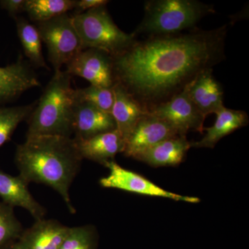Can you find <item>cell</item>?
<instances>
[{
  "label": "cell",
  "mask_w": 249,
  "mask_h": 249,
  "mask_svg": "<svg viewBox=\"0 0 249 249\" xmlns=\"http://www.w3.org/2000/svg\"><path fill=\"white\" fill-rule=\"evenodd\" d=\"M227 26L136 40L111 56L115 83L147 112L183 91L204 70L225 59Z\"/></svg>",
  "instance_id": "obj_1"
},
{
  "label": "cell",
  "mask_w": 249,
  "mask_h": 249,
  "mask_svg": "<svg viewBox=\"0 0 249 249\" xmlns=\"http://www.w3.org/2000/svg\"><path fill=\"white\" fill-rule=\"evenodd\" d=\"M83 160L75 139L60 136L27 138L18 145L15 155L19 176L28 183H42L53 188L71 214L76 211L70 199V188Z\"/></svg>",
  "instance_id": "obj_2"
},
{
  "label": "cell",
  "mask_w": 249,
  "mask_h": 249,
  "mask_svg": "<svg viewBox=\"0 0 249 249\" xmlns=\"http://www.w3.org/2000/svg\"><path fill=\"white\" fill-rule=\"evenodd\" d=\"M71 79L66 71L54 72L27 119V138L38 136L71 137L76 104V89L72 88Z\"/></svg>",
  "instance_id": "obj_3"
},
{
  "label": "cell",
  "mask_w": 249,
  "mask_h": 249,
  "mask_svg": "<svg viewBox=\"0 0 249 249\" xmlns=\"http://www.w3.org/2000/svg\"><path fill=\"white\" fill-rule=\"evenodd\" d=\"M213 5L197 0H150L144 17L132 34L136 37L175 35L196 28L203 18L214 14Z\"/></svg>",
  "instance_id": "obj_4"
},
{
  "label": "cell",
  "mask_w": 249,
  "mask_h": 249,
  "mask_svg": "<svg viewBox=\"0 0 249 249\" xmlns=\"http://www.w3.org/2000/svg\"><path fill=\"white\" fill-rule=\"evenodd\" d=\"M83 50L98 49L115 56L134 43L137 37L116 25L107 5L72 16Z\"/></svg>",
  "instance_id": "obj_5"
},
{
  "label": "cell",
  "mask_w": 249,
  "mask_h": 249,
  "mask_svg": "<svg viewBox=\"0 0 249 249\" xmlns=\"http://www.w3.org/2000/svg\"><path fill=\"white\" fill-rule=\"evenodd\" d=\"M42 42L47 46L49 61L54 71L61 70L83 50L73 18L68 14L36 23Z\"/></svg>",
  "instance_id": "obj_6"
},
{
  "label": "cell",
  "mask_w": 249,
  "mask_h": 249,
  "mask_svg": "<svg viewBox=\"0 0 249 249\" xmlns=\"http://www.w3.org/2000/svg\"><path fill=\"white\" fill-rule=\"evenodd\" d=\"M105 166L109 170V174L106 178L100 179V184L103 188H116L129 193L159 196L193 204L200 201V199L196 196H183L166 191L142 175L123 168L114 160L107 162Z\"/></svg>",
  "instance_id": "obj_7"
},
{
  "label": "cell",
  "mask_w": 249,
  "mask_h": 249,
  "mask_svg": "<svg viewBox=\"0 0 249 249\" xmlns=\"http://www.w3.org/2000/svg\"><path fill=\"white\" fill-rule=\"evenodd\" d=\"M149 114L163 119L175 127L181 135L189 131L202 134L206 117L196 108L190 98L188 86L164 103L153 108Z\"/></svg>",
  "instance_id": "obj_8"
},
{
  "label": "cell",
  "mask_w": 249,
  "mask_h": 249,
  "mask_svg": "<svg viewBox=\"0 0 249 249\" xmlns=\"http://www.w3.org/2000/svg\"><path fill=\"white\" fill-rule=\"evenodd\" d=\"M65 70L71 76H80L91 85L111 88L115 84L112 58L103 51L88 49L72 59Z\"/></svg>",
  "instance_id": "obj_9"
},
{
  "label": "cell",
  "mask_w": 249,
  "mask_h": 249,
  "mask_svg": "<svg viewBox=\"0 0 249 249\" xmlns=\"http://www.w3.org/2000/svg\"><path fill=\"white\" fill-rule=\"evenodd\" d=\"M179 135L178 129L168 122L147 113L126 140L123 154L136 160L139 155L156 144Z\"/></svg>",
  "instance_id": "obj_10"
},
{
  "label": "cell",
  "mask_w": 249,
  "mask_h": 249,
  "mask_svg": "<svg viewBox=\"0 0 249 249\" xmlns=\"http://www.w3.org/2000/svg\"><path fill=\"white\" fill-rule=\"evenodd\" d=\"M40 85L34 67L21 55L14 63L0 66V107Z\"/></svg>",
  "instance_id": "obj_11"
},
{
  "label": "cell",
  "mask_w": 249,
  "mask_h": 249,
  "mask_svg": "<svg viewBox=\"0 0 249 249\" xmlns=\"http://www.w3.org/2000/svg\"><path fill=\"white\" fill-rule=\"evenodd\" d=\"M70 229L55 219L36 220L15 244L17 249H59Z\"/></svg>",
  "instance_id": "obj_12"
},
{
  "label": "cell",
  "mask_w": 249,
  "mask_h": 249,
  "mask_svg": "<svg viewBox=\"0 0 249 249\" xmlns=\"http://www.w3.org/2000/svg\"><path fill=\"white\" fill-rule=\"evenodd\" d=\"M115 129V121L110 113L76 101L73 118V139L85 140Z\"/></svg>",
  "instance_id": "obj_13"
},
{
  "label": "cell",
  "mask_w": 249,
  "mask_h": 249,
  "mask_svg": "<svg viewBox=\"0 0 249 249\" xmlns=\"http://www.w3.org/2000/svg\"><path fill=\"white\" fill-rule=\"evenodd\" d=\"M190 98L201 114L206 117L224 107V90L213 76V68L201 72L188 85Z\"/></svg>",
  "instance_id": "obj_14"
},
{
  "label": "cell",
  "mask_w": 249,
  "mask_h": 249,
  "mask_svg": "<svg viewBox=\"0 0 249 249\" xmlns=\"http://www.w3.org/2000/svg\"><path fill=\"white\" fill-rule=\"evenodd\" d=\"M29 183L19 176H12L0 169V197L2 202L14 208L27 210L36 220L44 219L47 210L36 200L28 188Z\"/></svg>",
  "instance_id": "obj_15"
},
{
  "label": "cell",
  "mask_w": 249,
  "mask_h": 249,
  "mask_svg": "<svg viewBox=\"0 0 249 249\" xmlns=\"http://www.w3.org/2000/svg\"><path fill=\"white\" fill-rule=\"evenodd\" d=\"M114 103L111 114L115 121L116 129L124 139V143L139 121L147 114L146 111L119 83L113 86Z\"/></svg>",
  "instance_id": "obj_16"
},
{
  "label": "cell",
  "mask_w": 249,
  "mask_h": 249,
  "mask_svg": "<svg viewBox=\"0 0 249 249\" xmlns=\"http://www.w3.org/2000/svg\"><path fill=\"white\" fill-rule=\"evenodd\" d=\"M191 142L179 135L156 144L139 155L136 160L152 167L178 166L185 160Z\"/></svg>",
  "instance_id": "obj_17"
},
{
  "label": "cell",
  "mask_w": 249,
  "mask_h": 249,
  "mask_svg": "<svg viewBox=\"0 0 249 249\" xmlns=\"http://www.w3.org/2000/svg\"><path fill=\"white\" fill-rule=\"evenodd\" d=\"M75 141L83 160L103 165L114 160L117 154L123 153L124 150V141L117 129L85 140Z\"/></svg>",
  "instance_id": "obj_18"
},
{
  "label": "cell",
  "mask_w": 249,
  "mask_h": 249,
  "mask_svg": "<svg viewBox=\"0 0 249 249\" xmlns=\"http://www.w3.org/2000/svg\"><path fill=\"white\" fill-rule=\"evenodd\" d=\"M215 115L213 125L204 127L206 134L199 142H191V147L214 148L221 139L249 124V116L245 111L229 109L224 106Z\"/></svg>",
  "instance_id": "obj_19"
},
{
  "label": "cell",
  "mask_w": 249,
  "mask_h": 249,
  "mask_svg": "<svg viewBox=\"0 0 249 249\" xmlns=\"http://www.w3.org/2000/svg\"><path fill=\"white\" fill-rule=\"evenodd\" d=\"M16 22L18 37L31 66L49 69L42 53V41L37 27L23 18H16Z\"/></svg>",
  "instance_id": "obj_20"
},
{
  "label": "cell",
  "mask_w": 249,
  "mask_h": 249,
  "mask_svg": "<svg viewBox=\"0 0 249 249\" xmlns=\"http://www.w3.org/2000/svg\"><path fill=\"white\" fill-rule=\"evenodd\" d=\"M76 0H26L24 11L36 23L68 14L74 9Z\"/></svg>",
  "instance_id": "obj_21"
},
{
  "label": "cell",
  "mask_w": 249,
  "mask_h": 249,
  "mask_svg": "<svg viewBox=\"0 0 249 249\" xmlns=\"http://www.w3.org/2000/svg\"><path fill=\"white\" fill-rule=\"evenodd\" d=\"M36 102L26 106L0 107V148L10 141L19 124L29 119Z\"/></svg>",
  "instance_id": "obj_22"
},
{
  "label": "cell",
  "mask_w": 249,
  "mask_h": 249,
  "mask_svg": "<svg viewBox=\"0 0 249 249\" xmlns=\"http://www.w3.org/2000/svg\"><path fill=\"white\" fill-rule=\"evenodd\" d=\"M76 101L88 103L101 110L110 113L114 103L113 88L91 85L88 88L76 89Z\"/></svg>",
  "instance_id": "obj_23"
},
{
  "label": "cell",
  "mask_w": 249,
  "mask_h": 249,
  "mask_svg": "<svg viewBox=\"0 0 249 249\" xmlns=\"http://www.w3.org/2000/svg\"><path fill=\"white\" fill-rule=\"evenodd\" d=\"M14 208L0 202V248L16 242L23 229L14 213Z\"/></svg>",
  "instance_id": "obj_24"
},
{
  "label": "cell",
  "mask_w": 249,
  "mask_h": 249,
  "mask_svg": "<svg viewBox=\"0 0 249 249\" xmlns=\"http://www.w3.org/2000/svg\"><path fill=\"white\" fill-rule=\"evenodd\" d=\"M96 231L91 225L70 228L59 249H96Z\"/></svg>",
  "instance_id": "obj_25"
},
{
  "label": "cell",
  "mask_w": 249,
  "mask_h": 249,
  "mask_svg": "<svg viewBox=\"0 0 249 249\" xmlns=\"http://www.w3.org/2000/svg\"><path fill=\"white\" fill-rule=\"evenodd\" d=\"M26 0H1L0 6L2 9L16 19L19 13L24 11Z\"/></svg>",
  "instance_id": "obj_26"
},
{
  "label": "cell",
  "mask_w": 249,
  "mask_h": 249,
  "mask_svg": "<svg viewBox=\"0 0 249 249\" xmlns=\"http://www.w3.org/2000/svg\"><path fill=\"white\" fill-rule=\"evenodd\" d=\"M109 1L106 0H76V5L74 9L76 14H80L86 12L94 8L107 5Z\"/></svg>",
  "instance_id": "obj_27"
},
{
  "label": "cell",
  "mask_w": 249,
  "mask_h": 249,
  "mask_svg": "<svg viewBox=\"0 0 249 249\" xmlns=\"http://www.w3.org/2000/svg\"><path fill=\"white\" fill-rule=\"evenodd\" d=\"M16 242L10 243L9 245L4 246V247H1L0 249H17L16 247Z\"/></svg>",
  "instance_id": "obj_28"
}]
</instances>
